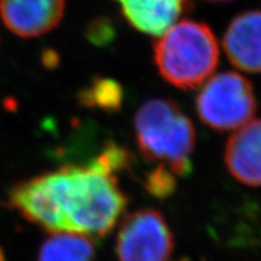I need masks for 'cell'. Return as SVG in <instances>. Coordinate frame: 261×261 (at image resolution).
<instances>
[{"label":"cell","instance_id":"obj_1","mask_svg":"<svg viewBox=\"0 0 261 261\" xmlns=\"http://www.w3.org/2000/svg\"><path fill=\"white\" fill-rule=\"evenodd\" d=\"M127 197L116 175L89 166H64L19 182L8 203L31 223L50 232L103 238L125 213Z\"/></svg>","mask_w":261,"mask_h":261},{"label":"cell","instance_id":"obj_11","mask_svg":"<svg viewBox=\"0 0 261 261\" xmlns=\"http://www.w3.org/2000/svg\"><path fill=\"white\" fill-rule=\"evenodd\" d=\"M81 106L96 108L107 113H116L123 103L122 86L112 77H96L77 94Z\"/></svg>","mask_w":261,"mask_h":261},{"label":"cell","instance_id":"obj_7","mask_svg":"<svg viewBox=\"0 0 261 261\" xmlns=\"http://www.w3.org/2000/svg\"><path fill=\"white\" fill-rule=\"evenodd\" d=\"M224 161L237 181L261 187V119L244 123L228 138Z\"/></svg>","mask_w":261,"mask_h":261},{"label":"cell","instance_id":"obj_15","mask_svg":"<svg viewBox=\"0 0 261 261\" xmlns=\"http://www.w3.org/2000/svg\"><path fill=\"white\" fill-rule=\"evenodd\" d=\"M207 2H211V3H228V2H233V0H207Z\"/></svg>","mask_w":261,"mask_h":261},{"label":"cell","instance_id":"obj_10","mask_svg":"<svg viewBox=\"0 0 261 261\" xmlns=\"http://www.w3.org/2000/svg\"><path fill=\"white\" fill-rule=\"evenodd\" d=\"M96 248L91 237L73 232H52L41 244L38 261H94Z\"/></svg>","mask_w":261,"mask_h":261},{"label":"cell","instance_id":"obj_4","mask_svg":"<svg viewBox=\"0 0 261 261\" xmlns=\"http://www.w3.org/2000/svg\"><path fill=\"white\" fill-rule=\"evenodd\" d=\"M195 106L201 121L217 130L240 128L256 112L253 85L234 71H224L205 81Z\"/></svg>","mask_w":261,"mask_h":261},{"label":"cell","instance_id":"obj_14","mask_svg":"<svg viewBox=\"0 0 261 261\" xmlns=\"http://www.w3.org/2000/svg\"><path fill=\"white\" fill-rule=\"evenodd\" d=\"M89 40L94 45H106L114 38V29L107 21H97L90 25L87 31Z\"/></svg>","mask_w":261,"mask_h":261},{"label":"cell","instance_id":"obj_12","mask_svg":"<svg viewBox=\"0 0 261 261\" xmlns=\"http://www.w3.org/2000/svg\"><path fill=\"white\" fill-rule=\"evenodd\" d=\"M92 163L102 171L116 175L130 168L133 163V154L121 145L108 143Z\"/></svg>","mask_w":261,"mask_h":261},{"label":"cell","instance_id":"obj_16","mask_svg":"<svg viewBox=\"0 0 261 261\" xmlns=\"http://www.w3.org/2000/svg\"><path fill=\"white\" fill-rule=\"evenodd\" d=\"M0 261H5L4 252H3V249H2V248H0Z\"/></svg>","mask_w":261,"mask_h":261},{"label":"cell","instance_id":"obj_8","mask_svg":"<svg viewBox=\"0 0 261 261\" xmlns=\"http://www.w3.org/2000/svg\"><path fill=\"white\" fill-rule=\"evenodd\" d=\"M223 45L234 67L247 73H261V11H248L233 18Z\"/></svg>","mask_w":261,"mask_h":261},{"label":"cell","instance_id":"obj_5","mask_svg":"<svg viewBox=\"0 0 261 261\" xmlns=\"http://www.w3.org/2000/svg\"><path fill=\"white\" fill-rule=\"evenodd\" d=\"M174 237L162 213L144 208L123 218L116 238L119 261H168Z\"/></svg>","mask_w":261,"mask_h":261},{"label":"cell","instance_id":"obj_9","mask_svg":"<svg viewBox=\"0 0 261 261\" xmlns=\"http://www.w3.org/2000/svg\"><path fill=\"white\" fill-rule=\"evenodd\" d=\"M132 27L160 37L191 5V0H115Z\"/></svg>","mask_w":261,"mask_h":261},{"label":"cell","instance_id":"obj_2","mask_svg":"<svg viewBox=\"0 0 261 261\" xmlns=\"http://www.w3.org/2000/svg\"><path fill=\"white\" fill-rule=\"evenodd\" d=\"M135 130L146 161L165 163L177 177L190 174L196 130L177 103L162 98L146 100L136 113Z\"/></svg>","mask_w":261,"mask_h":261},{"label":"cell","instance_id":"obj_6","mask_svg":"<svg viewBox=\"0 0 261 261\" xmlns=\"http://www.w3.org/2000/svg\"><path fill=\"white\" fill-rule=\"evenodd\" d=\"M65 0H0V17L21 38L40 37L60 24Z\"/></svg>","mask_w":261,"mask_h":261},{"label":"cell","instance_id":"obj_13","mask_svg":"<svg viewBox=\"0 0 261 261\" xmlns=\"http://www.w3.org/2000/svg\"><path fill=\"white\" fill-rule=\"evenodd\" d=\"M145 190L159 200H166L174 194L177 189V175L165 163L146 173L144 180Z\"/></svg>","mask_w":261,"mask_h":261},{"label":"cell","instance_id":"obj_3","mask_svg":"<svg viewBox=\"0 0 261 261\" xmlns=\"http://www.w3.org/2000/svg\"><path fill=\"white\" fill-rule=\"evenodd\" d=\"M154 61L167 83L180 90H194L217 69L219 45L207 24L184 19L154 42Z\"/></svg>","mask_w":261,"mask_h":261}]
</instances>
